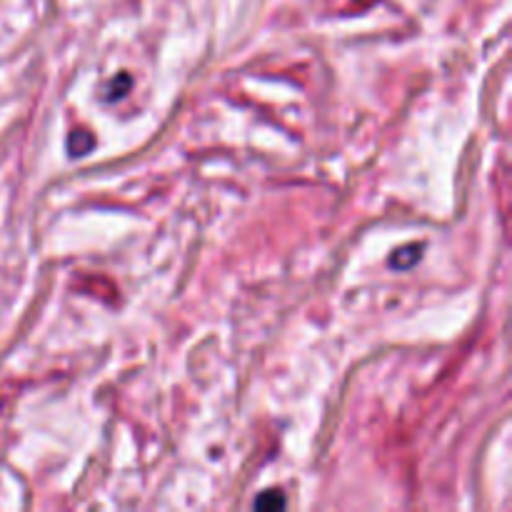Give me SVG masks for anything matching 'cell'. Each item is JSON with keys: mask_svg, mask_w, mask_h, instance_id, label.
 <instances>
[{"mask_svg": "<svg viewBox=\"0 0 512 512\" xmlns=\"http://www.w3.org/2000/svg\"><path fill=\"white\" fill-rule=\"evenodd\" d=\"M95 145V140H93V135H88V133H83V130H78V133H73L68 138V150H70V155H85V153H90V148H93Z\"/></svg>", "mask_w": 512, "mask_h": 512, "instance_id": "obj_3", "label": "cell"}, {"mask_svg": "<svg viewBox=\"0 0 512 512\" xmlns=\"http://www.w3.org/2000/svg\"><path fill=\"white\" fill-rule=\"evenodd\" d=\"M130 88V75H118L115 80H110L108 85H105V100H120L125 95V90Z\"/></svg>", "mask_w": 512, "mask_h": 512, "instance_id": "obj_4", "label": "cell"}, {"mask_svg": "<svg viewBox=\"0 0 512 512\" xmlns=\"http://www.w3.org/2000/svg\"><path fill=\"white\" fill-rule=\"evenodd\" d=\"M420 258H423V245H405V248H400L398 253L390 258V265H393L395 270H408L413 268V265H418Z\"/></svg>", "mask_w": 512, "mask_h": 512, "instance_id": "obj_1", "label": "cell"}, {"mask_svg": "<svg viewBox=\"0 0 512 512\" xmlns=\"http://www.w3.org/2000/svg\"><path fill=\"white\" fill-rule=\"evenodd\" d=\"M255 508L258 510H283L285 508V495L280 490H265L255 500Z\"/></svg>", "mask_w": 512, "mask_h": 512, "instance_id": "obj_2", "label": "cell"}]
</instances>
